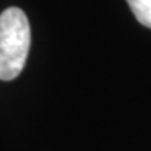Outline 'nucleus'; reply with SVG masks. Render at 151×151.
Segmentation results:
<instances>
[{
	"label": "nucleus",
	"mask_w": 151,
	"mask_h": 151,
	"mask_svg": "<svg viewBox=\"0 0 151 151\" xmlns=\"http://www.w3.org/2000/svg\"><path fill=\"white\" fill-rule=\"evenodd\" d=\"M31 43V29L25 13L9 7L0 14V80L10 81L20 74Z\"/></svg>",
	"instance_id": "nucleus-1"
},
{
	"label": "nucleus",
	"mask_w": 151,
	"mask_h": 151,
	"mask_svg": "<svg viewBox=\"0 0 151 151\" xmlns=\"http://www.w3.org/2000/svg\"><path fill=\"white\" fill-rule=\"evenodd\" d=\"M137 21L151 28V0H126Z\"/></svg>",
	"instance_id": "nucleus-2"
}]
</instances>
